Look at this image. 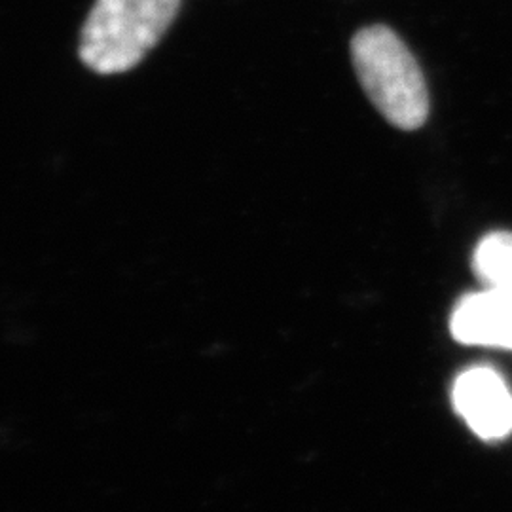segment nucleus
Returning <instances> with one entry per match:
<instances>
[{
    "mask_svg": "<svg viewBox=\"0 0 512 512\" xmlns=\"http://www.w3.org/2000/svg\"><path fill=\"white\" fill-rule=\"evenodd\" d=\"M179 10L181 0H95L78 55L93 73H128L156 48Z\"/></svg>",
    "mask_w": 512,
    "mask_h": 512,
    "instance_id": "f257e3e1",
    "label": "nucleus"
},
{
    "mask_svg": "<svg viewBox=\"0 0 512 512\" xmlns=\"http://www.w3.org/2000/svg\"><path fill=\"white\" fill-rule=\"evenodd\" d=\"M351 59L368 99L389 124L418 129L429 114V93L418 61L385 25L361 29L351 40Z\"/></svg>",
    "mask_w": 512,
    "mask_h": 512,
    "instance_id": "f03ea898",
    "label": "nucleus"
},
{
    "mask_svg": "<svg viewBox=\"0 0 512 512\" xmlns=\"http://www.w3.org/2000/svg\"><path fill=\"white\" fill-rule=\"evenodd\" d=\"M459 416L480 439H505L512 433V393L488 366L465 370L452 391Z\"/></svg>",
    "mask_w": 512,
    "mask_h": 512,
    "instance_id": "7ed1b4c3",
    "label": "nucleus"
},
{
    "mask_svg": "<svg viewBox=\"0 0 512 512\" xmlns=\"http://www.w3.org/2000/svg\"><path fill=\"white\" fill-rule=\"evenodd\" d=\"M450 330L461 344L512 351V298L492 289L465 296L450 319Z\"/></svg>",
    "mask_w": 512,
    "mask_h": 512,
    "instance_id": "20e7f679",
    "label": "nucleus"
},
{
    "mask_svg": "<svg viewBox=\"0 0 512 512\" xmlns=\"http://www.w3.org/2000/svg\"><path fill=\"white\" fill-rule=\"evenodd\" d=\"M473 266L488 289L512 298V234L497 232L482 239Z\"/></svg>",
    "mask_w": 512,
    "mask_h": 512,
    "instance_id": "39448f33",
    "label": "nucleus"
}]
</instances>
